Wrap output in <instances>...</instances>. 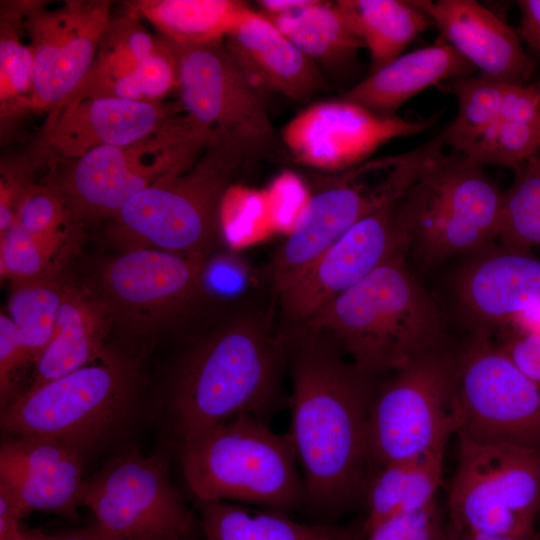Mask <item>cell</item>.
<instances>
[{"mask_svg":"<svg viewBox=\"0 0 540 540\" xmlns=\"http://www.w3.org/2000/svg\"><path fill=\"white\" fill-rule=\"evenodd\" d=\"M444 453L445 448L437 449L376 469L364 496V532L393 515L422 509L436 500Z\"/></svg>","mask_w":540,"mask_h":540,"instance_id":"obj_27","label":"cell"},{"mask_svg":"<svg viewBox=\"0 0 540 540\" xmlns=\"http://www.w3.org/2000/svg\"><path fill=\"white\" fill-rule=\"evenodd\" d=\"M434 117L410 121L382 116L341 97L300 110L280 134L289 157L322 173L346 170L371 158L385 143L421 133Z\"/></svg>","mask_w":540,"mask_h":540,"instance_id":"obj_17","label":"cell"},{"mask_svg":"<svg viewBox=\"0 0 540 540\" xmlns=\"http://www.w3.org/2000/svg\"><path fill=\"white\" fill-rule=\"evenodd\" d=\"M491 338L525 376L540 386V335L504 331Z\"/></svg>","mask_w":540,"mask_h":540,"instance_id":"obj_39","label":"cell"},{"mask_svg":"<svg viewBox=\"0 0 540 540\" xmlns=\"http://www.w3.org/2000/svg\"><path fill=\"white\" fill-rule=\"evenodd\" d=\"M179 463L196 500L227 501L282 512L307 503L289 433L251 415L226 420L180 444Z\"/></svg>","mask_w":540,"mask_h":540,"instance_id":"obj_4","label":"cell"},{"mask_svg":"<svg viewBox=\"0 0 540 540\" xmlns=\"http://www.w3.org/2000/svg\"><path fill=\"white\" fill-rule=\"evenodd\" d=\"M176 108L156 101L73 98L49 114L42 144L66 161L100 146H128L164 129L176 117Z\"/></svg>","mask_w":540,"mask_h":540,"instance_id":"obj_19","label":"cell"},{"mask_svg":"<svg viewBox=\"0 0 540 540\" xmlns=\"http://www.w3.org/2000/svg\"><path fill=\"white\" fill-rule=\"evenodd\" d=\"M251 281L250 269L245 261L232 256L220 257L203 269V283L208 293L214 291L228 298L237 299L247 293Z\"/></svg>","mask_w":540,"mask_h":540,"instance_id":"obj_38","label":"cell"},{"mask_svg":"<svg viewBox=\"0 0 540 540\" xmlns=\"http://www.w3.org/2000/svg\"><path fill=\"white\" fill-rule=\"evenodd\" d=\"M206 259L155 248H131L105 261L92 288L112 323L149 334L187 317L205 301Z\"/></svg>","mask_w":540,"mask_h":540,"instance_id":"obj_15","label":"cell"},{"mask_svg":"<svg viewBox=\"0 0 540 540\" xmlns=\"http://www.w3.org/2000/svg\"><path fill=\"white\" fill-rule=\"evenodd\" d=\"M112 320L103 301L90 288L66 284L52 338L35 363L32 388L94 361L105 349Z\"/></svg>","mask_w":540,"mask_h":540,"instance_id":"obj_25","label":"cell"},{"mask_svg":"<svg viewBox=\"0 0 540 540\" xmlns=\"http://www.w3.org/2000/svg\"><path fill=\"white\" fill-rule=\"evenodd\" d=\"M476 71L456 49L438 40L400 55L339 97L378 115L397 116L398 109L423 90Z\"/></svg>","mask_w":540,"mask_h":540,"instance_id":"obj_24","label":"cell"},{"mask_svg":"<svg viewBox=\"0 0 540 540\" xmlns=\"http://www.w3.org/2000/svg\"><path fill=\"white\" fill-rule=\"evenodd\" d=\"M503 193L456 152L430 162L393 204L406 256L432 266L499 239Z\"/></svg>","mask_w":540,"mask_h":540,"instance_id":"obj_5","label":"cell"},{"mask_svg":"<svg viewBox=\"0 0 540 540\" xmlns=\"http://www.w3.org/2000/svg\"><path fill=\"white\" fill-rule=\"evenodd\" d=\"M277 311L270 298L246 297L180 356L166 402L178 444L239 415L268 421L281 406L287 351Z\"/></svg>","mask_w":540,"mask_h":540,"instance_id":"obj_2","label":"cell"},{"mask_svg":"<svg viewBox=\"0 0 540 540\" xmlns=\"http://www.w3.org/2000/svg\"><path fill=\"white\" fill-rule=\"evenodd\" d=\"M452 348L421 356L384 378L368 423L373 472L446 448L456 433Z\"/></svg>","mask_w":540,"mask_h":540,"instance_id":"obj_11","label":"cell"},{"mask_svg":"<svg viewBox=\"0 0 540 540\" xmlns=\"http://www.w3.org/2000/svg\"><path fill=\"white\" fill-rule=\"evenodd\" d=\"M168 465L164 454L145 455L129 445L85 479L82 506L114 540H182L194 518Z\"/></svg>","mask_w":540,"mask_h":540,"instance_id":"obj_14","label":"cell"},{"mask_svg":"<svg viewBox=\"0 0 540 540\" xmlns=\"http://www.w3.org/2000/svg\"><path fill=\"white\" fill-rule=\"evenodd\" d=\"M247 163L209 146L187 171L133 196L111 219L110 238L207 259L218 238L223 201Z\"/></svg>","mask_w":540,"mask_h":540,"instance_id":"obj_8","label":"cell"},{"mask_svg":"<svg viewBox=\"0 0 540 540\" xmlns=\"http://www.w3.org/2000/svg\"><path fill=\"white\" fill-rule=\"evenodd\" d=\"M165 41L176 60L181 107L209 134V146L247 163L289 157L269 117L264 88L223 40L195 46Z\"/></svg>","mask_w":540,"mask_h":540,"instance_id":"obj_9","label":"cell"},{"mask_svg":"<svg viewBox=\"0 0 540 540\" xmlns=\"http://www.w3.org/2000/svg\"><path fill=\"white\" fill-rule=\"evenodd\" d=\"M28 513L17 496L0 483V540H22L26 527L23 516Z\"/></svg>","mask_w":540,"mask_h":540,"instance_id":"obj_41","label":"cell"},{"mask_svg":"<svg viewBox=\"0 0 540 540\" xmlns=\"http://www.w3.org/2000/svg\"><path fill=\"white\" fill-rule=\"evenodd\" d=\"M33 54L31 109L63 105L90 71L111 20L107 1L65 2L49 9L21 3Z\"/></svg>","mask_w":540,"mask_h":540,"instance_id":"obj_16","label":"cell"},{"mask_svg":"<svg viewBox=\"0 0 540 540\" xmlns=\"http://www.w3.org/2000/svg\"><path fill=\"white\" fill-rule=\"evenodd\" d=\"M536 540H540V535H539V534H538V536H537V539H536Z\"/></svg>","mask_w":540,"mask_h":540,"instance_id":"obj_48","label":"cell"},{"mask_svg":"<svg viewBox=\"0 0 540 540\" xmlns=\"http://www.w3.org/2000/svg\"><path fill=\"white\" fill-rule=\"evenodd\" d=\"M266 17L316 64L341 66L364 48L335 2L305 0L288 13Z\"/></svg>","mask_w":540,"mask_h":540,"instance_id":"obj_30","label":"cell"},{"mask_svg":"<svg viewBox=\"0 0 540 540\" xmlns=\"http://www.w3.org/2000/svg\"><path fill=\"white\" fill-rule=\"evenodd\" d=\"M329 540H365L364 523L359 526H337Z\"/></svg>","mask_w":540,"mask_h":540,"instance_id":"obj_45","label":"cell"},{"mask_svg":"<svg viewBox=\"0 0 540 540\" xmlns=\"http://www.w3.org/2000/svg\"><path fill=\"white\" fill-rule=\"evenodd\" d=\"M172 540H178V539H172Z\"/></svg>","mask_w":540,"mask_h":540,"instance_id":"obj_50","label":"cell"},{"mask_svg":"<svg viewBox=\"0 0 540 540\" xmlns=\"http://www.w3.org/2000/svg\"><path fill=\"white\" fill-rule=\"evenodd\" d=\"M436 155L435 146L425 142L403 153L317 175L293 229L269 266L275 296L288 290L358 221L394 202Z\"/></svg>","mask_w":540,"mask_h":540,"instance_id":"obj_7","label":"cell"},{"mask_svg":"<svg viewBox=\"0 0 540 540\" xmlns=\"http://www.w3.org/2000/svg\"><path fill=\"white\" fill-rule=\"evenodd\" d=\"M447 526L437 500L428 506L393 515L365 533V540H439Z\"/></svg>","mask_w":540,"mask_h":540,"instance_id":"obj_37","label":"cell"},{"mask_svg":"<svg viewBox=\"0 0 540 540\" xmlns=\"http://www.w3.org/2000/svg\"><path fill=\"white\" fill-rule=\"evenodd\" d=\"M540 149V122L524 123L502 118L463 145L458 152L481 165L517 168Z\"/></svg>","mask_w":540,"mask_h":540,"instance_id":"obj_35","label":"cell"},{"mask_svg":"<svg viewBox=\"0 0 540 540\" xmlns=\"http://www.w3.org/2000/svg\"><path fill=\"white\" fill-rule=\"evenodd\" d=\"M247 6L232 0H146L133 4V13L148 19L163 39L195 46L222 41Z\"/></svg>","mask_w":540,"mask_h":540,"instance_id":"obj_29","label":"cell"},{"mask_svg":"<svg viewBox=\"0 0 540 540\" xmlns=\"http://www.w3.org/2000/svg\"><path fill=\"white\" fill-rule=\"evenodd\" d=\"M458 101V113L443 132L445 143L460 148L500 120L504 84L480 76H463L447 81Z\"/></svg>","mask_w":540,"mask_h":540,"instance_id":"obj_34","label":"cell"},{"mask_svg":"<svg viewBox=\"0 0 540 540\" xmlns=\"http://www.w3.org/2000/svg\"><path fill=\"white\" fill-rule=\"evenodd\" d=\"M66 284L58 267L12 282L7 314L18 328L26 363L35 364L49 344Z\"/></svg>","mask_w":540,"mask_h":540,"instance_id":"obj_31","label":"cell"},{"mask_svg":"<svg viewBox=\"0 0 540 540\" xmlns=\"http://www.w3.org/2000/svg\"><path fill=\"white\" fill-rule=\"evenodd\" d=\"M538 92H539V96H540V89L538 90Z\"/></svg>","mask_w":540,"mask_h":540,"instance_id":"obj_49","label":"cell"},{"mask_svg":"<svg viewBox=\"0 0 540 540\" xmlns=\"http://www.w3.org/2000/svg\"><path fill=\"white\" fill-rule=\"evenodd\" d=\"M22 540H57L55 535L47 534L40 529L26 528L25 534Z\"/></svg>","mask_w":540,"mask_h":540,"instance_id":"obj_46","label":"cell"},{"mask_svg":"<svg viewBox=\"0 0 540 540\" xmlns=\"http://www.w3.org/2000/svg\"><path fill=\"white\" fill-rule=\"evenodd\" d=\"M335 4L370 56V73L400 55L433 26L419 1L338 0Z\"/></svg>","mask_w":540,"mask_h":540,"instance_id":"obj_26","label":"cell"},{"mask_svg":"<svg viewBox=\"0 0 540 540\" xmlns=\"http://www.w3.org/2000/svg\"><path fill=\"white\" fill-rule=\"evenodd\" d=\"M57 540H114L103 532L93 521L76 529H70L55 535Z\"/></svg>","mask_w":540,"mask_h":540,"instance_id":"obj_43","label":"cell"},{"mask_svg":"<svg viewBox=\"0 0 540 540\" xmlns=\"http://www.w3.org/2000/svg\"><path fill=\"white\" fill-rule=\"evenodd\" d=\"M511 187L503 193L501 246L529 254L540 246V156L530 157L514 169Z\"/></svg>","mask_w":540,"mask_h":540,"instance_id":"obj_32","label":"cell"},{"mask_svg":"<svg viewBox=\"0 0 540 540\" xmlns=\"http://www.w3.org/2000/svg\"><path fill=\"white\" fill-rule=\"evenodd\" d=\"M520 39L540 53V0H520Z\"/></svg>","mask_w":540,"mask_h":540,"instance_id":"obj_42","label":"cell"},{"mask_svg":"<svg viewBox=\"0 0 540 540\" xmlns=\"http://www.w3.org/2000/svg\"><path fill=\"white\" fill-rule=\"evenodd\" d=\"M439 40L456 49L480 72L503 84H524L533 71L516 30L474 0H420Z\"/></svg>","mask_w":540,"mask_h":540,"instance_id":"obj_22","label":"cell"},{"mask_svg":"<svg viewBox=\"0 0 540 540\" xmlns=\"http://www.w3.org/2000/svg\"><path fill=\"white\" fill-rule=\"evenodd\" d=\"M461 540H536L538 534L534 531L525 535H500L487 533H459Z\"/></svg>","mask_w":540,"mask_h":540,"instance_id":"obj_44","label":"cell"},{"mask_svg":"<svg viewBox=\"0 0 540 540\" xmlns=\"http://www.w3.org/2000/svg\"><path fill=\"white\" fill-rule=\"evenodd\" d=\"M394 202L358 221L276 298L282 324L305 322L392 255L404 251Z\"/></svg>","mask_w":540,"mask_h":540,"instance_id":"obj_18","label":"cell"},{"mask_svg":"<svg viewBox=\"0 0 540 540\" xmlns=\"http://www.w3.org/2000/svg\"><path fill=\"white\" fill-rule=\"evenodd\" d=\"M282 326L291 382L289 434L307 504L324 513L348 510L364 499L373 473L369 415L386 375L360 369L309 325Z\"/></svg>","mask_w":540,"mask_h":540,"instance_id":"obj_1","label":"cell"},{"mask_svg":"<svg viewBox=\"0 0 540 540\" xmlns=\"http://www.w3.org/2000/svg\"><path fill=\"white\" fill-rule=\"evenodd\" d=\"M84 455L55 439L12 435L0 446V483L27 512L54 513L71 520L82 506Z\"/></svg>","mask_w":540,"mask_h":540,"instance_id":"obj_21","label":"cell"},{"mask_svg":"<svg viewBox=\"0 0 540 540\" xmlns=\"http://www.w3.org/2000/svg\"><path fill=\"white\" fill-rule=\"evenodd\" d=\"M0 235L1 275L12 282L40 276L56 267L53 260L63 243L33 236L15 224Z\"/></svg>","mask_w":540,"mask_h":540,"instance_id":"obj_36","label":"cell"},{"mask_svg":"<svg viewBox=\"0 0 540 540\" xmlns=\"http://www.w3.org/2000/svg\"><path fill=\"white\" fill-rule=\"evenodd\" d=\"M22 340L17 326L7 313L0 315V391L4 406L12 392L13 376L25 364Z\"/></svg>","mask_w":540,"mask_h":540,"instance_id":"obj_40","label":"cell"},{"mask_svg":"<svg viewBox=\"0 0 540 540\" xmlns=\"http://www.w3.org/2000/svg\"><path fill=\"white\" fill-rule=\"evenodd\" d=\"M205 540H329L337 526L297 522L285 512L196 500Z\"/></svg>","mask_w":540,"mask_h":540,"instance_id":"obj_28","label":"cell"},{"mask_svg":"<svg viewBox=\"0 0 540 540\" xmlns=\"http://www.w3.org/2000/svg\"><path fill=\"white\" fill-rule=\"evenodd\" d=\"M455 295L467 333L490 337L540 306V259L497 248L459 274Z\"/></svg>","mask_w":540,"mask_h":540,"instance_id":"obj_20","label":"cell"},{"mask_svg":"<svg viewBox=\"0 0 540 540\" xmlns=\"http://www.w3.org/2000/svg\"><path fill=\"white\" fill-rule=\"evenodd\" d=\"M300 324L325 334L357 367L375 375L453 346L438 301L415 276L404 251Z\"/></svg>","mask_w":540,"mask_h":540,"instance_id":"obj_3","label":"cell"},{"mask_svg":"<svg viewBox=\"0 0 540 540\" xmlns=\"http://www.w3.org/2000/svg\"><path fill=\"white\" fill-rule=\"evenodd\" d=\"M225 44L264 89L302 101L326 86L318 65L268 17L249 6L225 37Z\"/></svg>","mask_w":540,"mask_h":540,"instance_id":"obj_23","label":"cell"},{"mask_svg":"<svg viewBox=\"0 0 540 540\" xmlns=\"http://www.w3.org/2000/svg\"><path fill=\"white\" fill-rule=\"evenodd\" d=\"M439 540H461V537L459 533L449 525Z\"/></svg>","mask_w":540,"mask_h":540,"instance_id":"obj_47","label":"cell"},{"mask_svg":"<svg viewBox=\"0 0 540 540\" xmlns=\"http://www.w3.org/2000/svg\"><path fill=\"white\" fill-rule=\"evenodd\" d=\"M22 9L11 4L2 10L0 30V99L1 119L12 118L31 109L33 54L22 41Z\"/></svg>","mask_w":540,"mask_h":540,"instance_id":"obj_33","label":"cell"},{"mask_svg":"<svg viewBox=\"0 0 540 540\" xmlns=\"http://www.w3.org/2000/svg\"><path fill=\"white\" fill-rule=\"evenodd\" d=\"M458 439L539 450L540 386L482 333L452 348Z\"/></svg>","mask_w":540,"mask_h":540,"instance_id":"obj_12","label":"cell"},{"mask_svg":"<svg viewBox=\"0 0 540 540\" xmlns=\"http://www.w3.org/2000/svg\"><path fill=\"white\" fill-rule=\"evenodd\" d=\"M448 509L458 533L525 535L540 510V451L459 439Z\"/></svg>","mask_w":540,"mask_h":540,"instance_id":"obj_13","label":"cell"},{"mask_svg":"<svg viewBox=\"0 0 540 540\" xmlns=\"http://www.w3.org/2000/svg\"><path fill=\"white\" fill-rule=\"evenodd\" d=\"M138 378L132 358L105 348L89 364L13 397L2 407V431L55 439L85 455L130 419Z\"/></svg>","mask_w":540,"mask_h":540,"instance_id":"obj_6","label":"cell"},{"mask_svg":"<svg viewBox=\"0 0 540 540\" xmlns=\"http://www.w3.org/2000/svg\"><path fill=\"white\" fill-rule=\"evenodd\" d=\"M209 134L188 115L128 146H100L68 161L53 185L76 223L111 220L136 194L190 169L209 147Z\"/></svg>","mask_w":540,"mask_h":540,"instance_id":"obj_10","label":"cell"}]
</instances>
